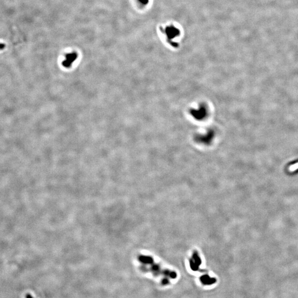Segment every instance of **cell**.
Listing matches in <instances>:
<instances>
[{"label": "cell", "instance_id": "9c48e42d", "mask_svg": "<svg viewBox=\"0 0 298 298\" xmlns=\"http://www.w3.org/2000/svg\"><path fill=\"white\" fill-rule=\"evenodd\" d=\"M139 1H140L142 3H144V4H145V3H146L148 2V0H139Z\"/></svg>", "mask_w": 298, "mask_h": 298}, {"label": "cell", "instance_id": "8992f818", "mask_svg": "<svg viewBox=\"0 0 298 298\" xmlns=\"http://www.w3.org/2000/svg\"><path fill=\"white\" fill-rule=\"evenodd\" d=\"M151 269L154 272L157 273L159 271H160V268H159V267L156 265H152L151 267Z\"/></svg>", "mask_w": 298, "mask_h": 298}, {"label": "cell", "instance_id": "6da1fadb", "mask_svg": "<svg viewBox=\"0 0 298 298\" xmlns=\"http://www.w3.org/2000/svg\"><path fill=\"white\" fill-rule=\"evenodd\" d=\"M78 54L76 52L68 54L66 56L65 60L63 61V65L65 67H70L74 61L77 59Z\"/></svg>", "mask_w": 298, "mask_h": 298}, {"label": "cell", "instance_id": "52a82bcc", "mask_svg": "<svg viewBox=\"0 0 298 298\" xmlns=\"http://www.w3.org/2000/svg\"><path fill=\"white\" fill-rule=\"evenodd\" d=\"M5 44H3V43H0V50H3L5 48Z\"/></svg>", "mask_w": 298, "mask_h": 298}, {"label": "cell", "instance_id": "30bf717a", "mask_svg": "<svg viewBox=\"0 0 298 298\" xmlns=\"http://www.w3.org/2000/svg\"><path fill=\"white\" fill-rule=\"evenodd\" d=\"M26 298H34L31 295V294H27L26 295Z\"/></svg>", "mask_w": 298, "mask_h": 298}, {"label": "cell", "instance_id": "3957f363", "mask_svg": "<svg viewBox=\"0 0 298 298\" xmlns=\"http://www.w3.org/2000/svg\"><path fill=\"white\" fill-rule=\"evenodd\" d=\"M139 261L144 265H150L153 263V259L148 256H140L138 258Z\"/></svg>", "mask_w": 298, "mask_h": 298}, {"label": "cell", "instance_id": "5b68a950", "mask_svg": "<svg viewBox=\"0 0 298 298\" xmlns=\"http://www.w3.org/2000/svg\"><path fill=\"white\" fill-rule=\"evenodd\" d=\"M297 169H298V163H297L293 165H292L290 167H289V170L291 171H294L295 170H297Z\"/></svg>", "mask_w": 298, "mask_h": 298}, {"label": "cell", "instance_id": "7a4b0ae2", "mask_svg": "<svg viewBox=\"0 0 298 298\" xmlns=\"http://www.w3.org/2000/svg\"><path fill=\"white\" fill-rule=\"evenodd\" d=\"M201 261L198 253L197 252L194 253L193 255V259H191L190 261V265L191 268L193 271L198 270L199 266L201 265Z\"/></svg>", "mask_w": 298, "mask_h": 298}, {"label": "cell", "instance_id": "ba28073f", "mask_svg": "<svg viewBox=\"0 0 298 298\" xmlns=\"http://www.w3.org/2000/svg\"><path fill=\"white\" fill-rule=\"evenodd\" d=\"M168 282H168V280H167L166 279H164V280H163V282H162V283H163V284H167L168 283Z\"/></svg>", "mask_w": 298, "mask_h": 298}, {"label": "cell", "instance_id": "277c9868", "mask_svg": "<svg viewBox=\"0 0 298 298\" xmlns=\"http://www.w3.org/2000/svg\"><path fill=\"white\" fill-rule=\"evenodd\" d=\"M201 280L204 284H210L212 283H213L215 281V279L214 278H210L207 276H204L201 278Z\"/></svg>", "mask_w": 298, "mask_h": 298}]
</instances>
